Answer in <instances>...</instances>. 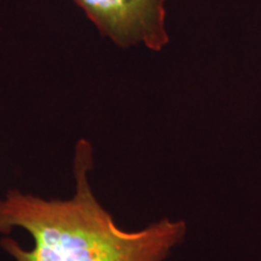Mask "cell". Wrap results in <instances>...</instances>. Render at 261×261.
Segmentation results:
<instances>
[{
  "instance_id": "2",
  "label": "cell",
  "mask_w": 261,
  "mask_h": 261,
  "mask_svg": "<svg viewBox=\"0 0 261 261\" xmlns=\"http://www.w3.org/2000/svg\"><path fill=\"white\" fill-rule=\"evenodd\" d=\"M97 28L122 47L143 44L152 51L167 45L166 0H74Z\"/></svg>"
},
{
  "instance_id": "1",
  "label": "cell",
  "mask_w": 261,
  "mask_h": 261,
  "mask_svg": "<svg viewBox=\"0 0 261 261\" xmlns=\"http://www.w3.org/2000/svg\"><path fill=\"white\" fill-rule=\"evenodd\" d=\"M93 146L77 140L75 194L45 200L11 189L0 198V248L14 261H163L184 240L187 225L167 218L138 231L116 226L92 192Z\"/></svg>"
}]
</instances>
